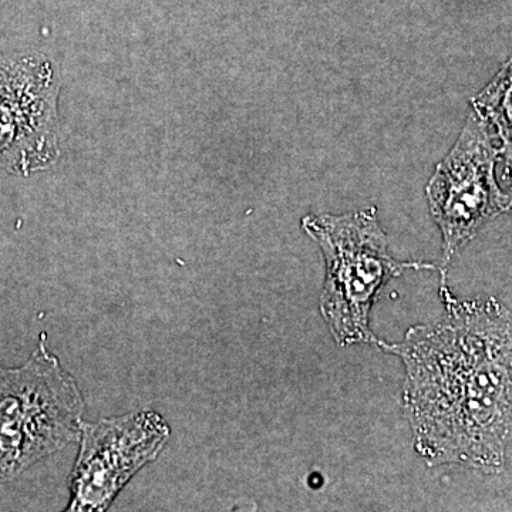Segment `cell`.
<instances>
[{"instance_id": "obj_1", "label": "cell", "mask_w": 512, "mask_h": 512, "mask_svg": "<svg viewBox=\"0 0 512 512\" xmlns=\"http://www.w3.org/2000/svg\"><path fill=\"white\" fill-rule=\"evenodd\" d=\"M441 298L440 323L376 345L406 367L404 410L427 466L500 474L512 430L511 312L495 298L458 301L444 284Z\"/></svg>"}, {"instance_id": "obj_2", "label": "cell", "mask_w": 512, "mask_h": 512, "mask_svg": "<svg viewBox=\"0 0 512 512\" xmlns=\"http://www.w3.org/2000/svg\"><path fill=\"white\" fill-rule=\"evenodd\" d=\"M302 227L322 249L326 278L320 312L340 346L376 343L370 312L384 285L407 269H436L396 261L377 221L376 208L345 215H308Z\"/></svg>"}, {"instance_id": "obj_3", "label": "cell", "mask_w": 512, "mask_h": 512, "mask_svg": "<svg viewBox=\"0 0 512 512\" xmlns=\"http://www.w3.org/2000/svg\"><path fill=\"white\" fill-rule=\"evenodd\" d=\"M84 407L45 333L23 365L0 367V481L15 480L79 440Z\"/></svg>"}, {"instance_id": "obj_4", "label": "cell", "mask_w": 512, "mask_h": 512, "mask_svg": "<svg viewBox=\"0 0 512 512\" xmlns=\"http://www.w3.org/2000/svg\"><path fill=\"white\" fill-rule=\"evenodd\" d=\"M511 157L497 127L484 113L471 109L463 133L447 157L436 167L427 184L431 215L443 234L441 278L468 242L488 221L511 208V197L495 178V165Z\"/></svg>"}, {"instance_id": "obj_5", "label": "cell", "mask_w": 512, "mask_h": 512, "mask_svg": "<svg viewBox=\"0 0 512 512\" xmlns=\"http://www.w3.org/2000/svg\"><path fill=\"white\" fill-rule=\"evenodd\" d=\"M170 437V424L154 410L83 421L66 511L109 510L124 487L160 457Z\"/></svg>"}, {"instance_id": "obj_6", "label": "cell", "mask_w": 512, "mask_h": 512, "mask_svg": "<svg viewBox=\"0 0 512 512\" xmlns=\"http://www.w3.org/2000/svg\"><path fill=\"white\" fill-rule=\"evenodd\" d=\"M56 93L47 60H0V167L29 175L56 160Z\"/></svg>"}]
</instances>
